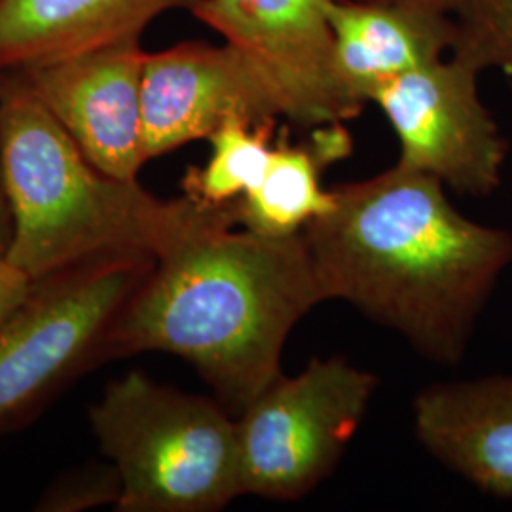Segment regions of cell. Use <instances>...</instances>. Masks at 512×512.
I'll list each match as a JSON object with an SVG mask.
<instances>
[{
	"label": "cell",
	"mask_w": 512,
	"mask_h": 512,
	"mask_svg": "<svg viewBox=\"0 0 512 512\" xmlns=\"http://www.w3.org/2000/svg\"><path fill=\"white\" fill-rule=\"evenodd\" d=\"M329 213L302 230L321 289L395 330L437 365L465 355L512 264V234L467 219L435 177L395 164L332 188Z\"/></svg>",
	"instance_id": "1"
},
{
	"label": "cell",
	"mask_w": 512,
	"mask_h": 512,
	"mask_svg": "<svg viewBox=\"0 0 512 512\" xmlns=\"http://www.w3.org/2000/svg\"><path fill=\"white\" fill-rule=\"evenodd\" d=\"M327 302L304 234L217 228L156 260L101 353H169L194 366L232 414L283 374L294 327Z\"/></svg>",
	"instance_id": "2"
},
{
	"label": "cell",
	"mask_w": 512,
	"mask_h": 512,
	"mask_svg": "<svg viewBox=\"0 0 512 512\" xmlns=\"http://www.w3.org/2000/svg\"><path fill=\"white\" fill-rule=\"evenodd\" d=\"M0 160L14 213L8 260L35 281L97 256L160 260L238 226V202L162 200L95 167L16 73L0 76Z\"/></svg>",
	"instance_id": "3"
},
{
	"label": "cell",
	"mask_w": 512,
	"mask_h": 512,
	"mask_svg": "<svg viewBox=\"0 0 512 512\" xmlns=\"http://www.w3.org/2000/svg\"><path fill=\"white\" fill-rule=\"evenodd\" d=\"M122 482L120 512H217L241 495L238 418L220 403L131 370L88 412Z\"/></svg>",
	"instance_id": "4"
},
{
	"label": "cell",
	"mask_w": 512,
	"mask_h": 512,
	"mask_svg": "<svg viewBox=\"0 0 512 512\" xmlns=\"http://www.w3.org/2000/svg\"><path fill=\"white\" fill-rule=\"evenodd\" d=\"M378 378L344 357L281 374L238 414L241 495L298 501L329 478L365 420Z\"/></svg>",
	"instance_id": "5"
},
{
	"label": "cell",
	"mask_w": 512,
	"mask_h": 512,
	"mask_svg": "<svg viewBox=\"0 0 512 512\" xmlns=\"http://www.w3.org/2000/svg\"><path fill=\"white\" fill-rule=\"evenodd\" d=\"M156 258L103 255L37 281L0 327V429L71 378L103 340Z\"/></svg>",
	"instance_id": "6"
},
{
	"label": "cell",
	"mask_w": 512,
	"mask_h": 512,
	"mask_svg": "<svg viewBox=\"0 0 512 512\" xmlns=\"http://www.w3.org/2000/svg\"><path fill=\"white\" fill-rule=\"evenodd\" d=\"M480 73L450 55L380 84L370 97L395 131L406 165L463 196L501 184L509 143L478 95Z\"/></svg>",
	"instance_id": "7"
},
{
	"label": "cell",
	"mask_w": 512,
	"mask_h": 512,
	"mask_svg": "<svg viewBox=\"0 0 512 512\" xmlns=\"http://www.w3.org/2000/svg\"><path fill=\"white\" fill-rule=\"evenodd\" d=\"M329 4L330 0H198L190 14L266 73L287 122L313 129L344 124L361 112L334 73Z\"/></svg>",
	"instance_id": "8"
},
{
	"label": "cell",
	"mask_w": 512,
	"mask_h": 512,
	"mask_svg": "<svg viewBox=\"0 0 512 512\" xmlns=\"http://www.w3.org/2000/svg\"><path fill=\"white\" fill-rule=\"evenodd\" d=\"M232 118L277 122L283 105L272 80L247 54L224 42H183L147 54L143 141L147 160L209 139Z\"/></svg>",
	"instance_id": "9"
},
{
	"label": "cell",
	"mask_w": 512,
	"mask_h": 512,
	"mask_svg": "<svg viewBox=\"0 0 512 512\" xmlns=\"http://www.w3.org/2000/svg\"><path fill=\"white\" fill-rule=\"evenodd\" d=\"M141 38L16 73L95 167L135 181L147 164L143 141ZM14 74V73H12Z\"/></svg>",
	"instance_id": "10"
},
{
	"label": "cell",
	"mask_w": 512,
	"mask_h": 512,
	"mask_svg": "<svg viewBox=\"0 0 512 512\" xmlns=\"http://www.w3.org/2000/svg\"><path fill=\"white\" fill-rule=\"evenodd\" d=\"M421 446L484 494L512 497V376L425 387L412 404Z\"/></svg>",
	"instance_id": "11"
},
{
	"label": "cell",
	"mask_w": 512,
	"mask_h": 512,
	"mask_svg": "<svg viewBox=\"0 0 512 512\" xmlns=\"http://www.w3.org/2000/svg\"><path fill=\"white\" fill-rule=\"evenodd\" d=\"M334 73L359 110L387 80L435 63L456 40L452 14L399 2L330 0Z\"/></svg>",
	"instance_id": "12"
},
{
	"label": "cell",
	"mask_w": 512,
	"mask_h": 512,
	"mask_svg": "<svg viewBox=\"0 0 512 512\" xmlns=\"http://www.w3.org/2000/svg\"><path fill=\"white\" fill-rule=\"evenodd\" d=\"M198 0H0V76L141 38L152 19Z\"/></svg>",
	"instance_id": "13"
},
{
	"label": "cell",
	"mask_w": 512,
	"mask_h": 512,
	"mask_svg": "<svg viewBox=\"0 0 512 512\" xmlns=\"http://www.w3.org/2000/svg\"><path fill=\"white\" fill-rule=\"evenodd\" d=\"M353 141L342 124L313 128L310 139L289 141L283 129L260 184L238 200V226L266 238L302 234L311 220L329 213L334 194L323 188L329 165L348 158Z\"/></svg>",
	"instance_id": "14"
},
{
	"label": "cell",
	"mask_w": 512,
	"mask_h": 512,
	"mask_svg": "<svg viewBox=\"0 0 512 512\" xmlns=\"http://www.w3.org/2000/svg\"><path fill=\"white\" fill-rule=\"evenodd\" d=\"M207 141L211 154L205 164L186 171L184 196L205 205H228L264 179L277 141V122L251 124L232 118Z\"/></svg>",
	"instance_id": "15"
},
{
	"label": "cell",
	"mask_w": 512,
	"mask_h": 512,
	"mask_svg": "<svg viewBox=\"0 0 512 512\" xmlns=\"http://www.w3.org/2000/svg\"><path fill=\"white\" fill-rule=\"evenodd\" d=\"M456 40L450 55L507 78L512 90V0H463L452 14Z\"/></svg>",
	"instance_id": "16"
},
{
	"label": "cell",
	"mask_w": 512,
	"mask_h": 512,
	"mask_svg": "<svg viewBox=\"0 0 512 512\" xmlns=\"http://www.w3.org/2000/svg\"><path fill=\"white\" fill-rule=\"evenodd\" d=\"M122 497V482L114 465H92L73 475L57 478L38 501V511L80 512L114 507Z\"/></svg>",
	"instance_id": "17"
},
{
	"label": "cell",
	"mask_w": 512,
	"mask_h": 512,
	"mask_svg": "<svg viewBox=\"0 0 512 512\" xmlns=\"http://www.w3.org/2000/svg\"><path fill=\"white\" fill-rule=\"evenodd\" d=\"M37 281L8 258H0V327L25 304Z\"/></svg>",
	"instance_id": "18"
},
{
	"label": "cell",
	"mask_w": 512,
	"mask_h": 512,
	"mask_svg": "<svg viewBox=\"0 0 512 512\" xmlns=\"http://www.w3.org/2000/svg\"><path fill=\"white\" fill-rule=\"evenodd\" d=\"M14 241V213L8 198V190L4 183L2 173V160H0V258H8Z\"/></svg>",
	"instance_id": "19"
},
{
	"label": "cell",
	"mask_w": 512,
	"mask_h": 512,
	"mask_svg": "<svg viewBox=\"0 0 512 512\" xmlns=\"http://www.w3.org/2000/svg\"><path fill=\"white\" fill-rule=\"evenodd\" d=\"M366 2H399V4H416V6H425V8L440 10V12H446V14H454L463 0H366Z\"/></svg>",
	"instance_id": "20"
}]
</instances>
